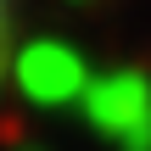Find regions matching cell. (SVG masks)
I'll use <instances>...</instances> for the list:
<instances>
[{
    "label": "cell",
    "instance_id": "6da1fadb",
    "mask_svg": "<svg viewBox=\"0 0 151 151\" xmlns=\"http://www.w3.org/2000/svg\"><path fill=\"white\" fill-rule=\"evenodd\" d=\"M6 67H11V22L0 11V78H6Z\"/></svg>",
    "mask_w": 151,
    "mask_h": 151
}]
</instances>
